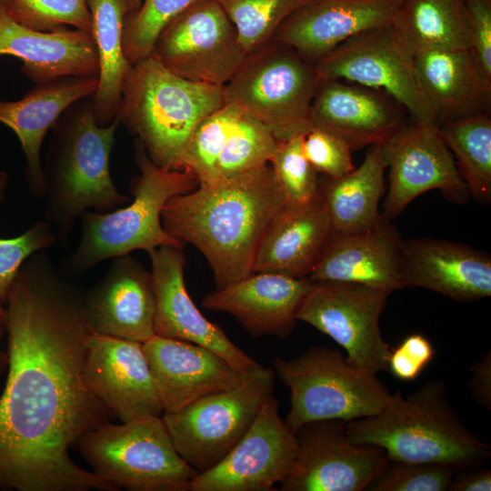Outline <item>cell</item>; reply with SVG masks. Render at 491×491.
<instances>
[{
    "mask_svg": "<svg viewBox=\"0 0 491 491\" xmlns=\"http://www.w3.org/2000/svg\"><path fill=\"white\" fill-rule=\"evenodd\" d=\"M7 377L0 396V489L117 491L69 449L114 415L83 376L92 332L85 302L45 252L21 266L5 302Z\"/></svg>",
    "mask_w": 491,
    "mask_h": 491,
    "instance_id": "cell-1",
    "label": "cell"
},
{
    "mask_svg": "<svg viewBox=\"0 0 491 491\" xmlns=\"http://www.w3.org/2000/svg\"><path fill=\"white\" fill-rule=\"evenodd\" d=\"M287 205L267 164L170 198L161 221L205 256L220 289L253 273L265 232Z\"/></svg>",
    "mask_w": 491,
    "mask_h": 491,
    "instance_id": "cell-2",
    "label": "cell"
},
{
    "mask_svg": "<svg viewBox=\"0 0 491 491\" xmlns=\"http://www.w3.org/2000/svg\"><path fill=\"white\" fill-rule=\"evenodd\" d=\"M354 443L377 446L394 461L437 463L456 472L489 459L490 446L461 421L441 380L426 382L405 396L391 394L375 415L347 421Z\"/></svg>",
    "mask_w": 491,
    "mask_h": 491,
    "instance_id": "cell-3",
    "label": "cell"
},
{
    "mask_svg": "<svg viewBox=\"0 0 491 491\" xmlns=\"http://www.w3.org/2000/svg\"><path fill=\"white\" fill-rule=\"evenodd\" d=\"M120 121L105 126L95 121L93 104L59 118L44 171L46 218L66 241L75 220L88 208L107 213L129 201L112 180L109 158Z\"/></svg>",
    "mask_w": 491,
    "mask_h": 491,
    "instance_id": "cell-4",
    "label": "cell"
},
{
    "mask_svg": "<svg viewBox=\"0 0 491 491\" xmlns=\"http://www.w3.org/2000/svg\"><path fill=\"white\" fill-rule=\"evenodd\" d=\"M224 104L223 86L182 78L150 55L132 65L117 117L155 165L181 170L195 128Z\"/></svg>",
    "mask_w": 491,
    "mask_h": 491,
    "instance_id": "cell-5",
    "label": "cell"
},
{
    "mask_svg": "<svg viewBox=\"0 0 491 491\" xmlns=\"http://www.w3.org/2000/svg\"><path fill=\"white\" fill-rule=\"evenodd\" d=\"M135 151L140 175L132 181L134 200L107 213L85 211L81 215L82 235L67 261L70 271L83 272L137 249L150 253L163 246H182L165 230L161 214L170 198L195 189L198 181L189 172L155 165L136 138Z\"/></svg>",
    "mask_w": 491,
    "mask_h": 491,
    "instance_id": "cell-6",
    "label": "cell"
},
{
    "mask_svg": "<svg viewBox=\"0 0 491 491\" xmlns=\"http://www.w3.org/2000/svg\"><path fill=\"white\" fill-rule=\"evenodd\" d=\"M320 81L315 65L272 39L246 55L223 86V97L225 104L238 106L282 142L313 128L311 106Z\"/></svg>",
    "mask_w": 491,
    "mask_h": 491,
    "instance_id": "cell-7",
    "label": "cell"
},
{
    "mask_svg": "<svg viewBox=\"0 0 491 491\" xmlns=\"http://www.w3.org/2000/svg\"><path fill=\"white\" fill-rule=\"evenodd\" d=\"M273 369L290 391L288 427L324 419L346 422L379 412L391 392L376 374L352 366L336 349L315 346L298 356L275 358Z\"/></svg>",
    "mask_w": 491,
    "mask_h": 491,
    "instance_id": "cell-8",
    "label": "cell"
},
{
    "mask_svg": "<svg viewBox=\"0 0 491 491\" xmlns=\"http://www.w3.org/2000/svg\"><path fill=\"white\" fill-rule=\"evenodd\" d=\"M76 444L93 472L118 489L189 491L198 474L176 451L162 416L106 422Z\"/></svg>",
    "mask_w": 491,
    "mask_h": 491,
    "instance_id": "cell-9",
    "label": "cell"
},
{
    "mask_svg": "<svg viewBox=\"0 0 491 491\" xmlns=\"http://www.w3.org/2000/svg\"><path fill=\"white\" fill-rule=\"evenodd\" d=\"M275 371L262 366L237 385L204 396L162 419L181 457L198 473L220 462L274 395Z\"/></svg>",
    "mask_w": 491,
    "mask_h": 491,
    "instance_id": "cell-10",
    "label": "cell"
},
{
    "mask_svg": "<svg viewBox=\"0 0 491 491\" xmlns=\"http://www.w3.org/2000/svg\"><path fill=\"white\" fill-rule=\"evenodd\" d=\"M391 293L353 282H314L296 318L337 343L352 366L377 375L387 370L391 351L379 326Z\"/></svg>",
    "mask_w": 491,
    "mask_h": 491,
    "instance_id": "cell-11",
    "label": "cell"
},
{
    "mask_svg": "<svg viewBox=\"0 0 491 491\" xmlns=\"http://www.w3.org/2000/svg\"><path fill=\"white\" fill-rule=\"evenodd\" d=\"M320 80L338 79L385 91L411 121L438 126L437 116L417 78L413 55L391 25L345 41L315 64Z\"/></svg>",
    "mask_w": 491,
    "mask_h": 491,
    "instance_id": "cell-12",
    "label": "cell"
},
{
    "mask_svg": "<svg viewBox=\"0 0 491 491\" xmlns=\"http://www.w3.org/2000/svg\"><path fill=\"white\" fill-rule=\"evenodd\" d=\"M151 56L182 78L224 86L246 55L220 5L215 0H197L162 31Z\"/></svg>",
    "mask_w": 491,
    "mask_h": 491,
    "instance_id": "cell-13",
    "label": "cell"
},
{
    "mask_svg": "<svg viewBox=\"0 0 491 491\" xmlns=\"http://www.w3.org/2000/svg\"><path fill=\"white\" fill-rule=\"evenodd\" d=\"M346 421L309 422L296 432L297 453L283 491H363L388 466L386 451L352 442Z\"/></svg>",
    "mask_w": 491,
    "mask_h": 491,
    "instance_id": "cell-14",
    "label": "cell"
},
{
    "mask_svg": "<svg viewBox=\"0 0 491 491\" xmlns=\"http://www.w3.org/2000/svg\"><path fill=\"white\" fill-rule=\"evenodd\" d=\"M389 186L381 215L392 221L420 195L439 190L451 202L465 203L469 191L438 127L411 121L381 144Z\"/></svg>",
    "mask_w": 491,
    "mask_h": 491,
    "instance_id": "cell-15",
    "label": "cell"
},
{
    "mask_svg": "<svg viewBox=\"0 0 491 491\" xmlns=\"http://www.w3.org/2000/svg\"><path fill=\"white\" fill-rule=\"evenodd\" d=\"M270 396L253 424L215 466L198 473L189 491H274L290 474L297 440Z\"/></svg>",
    "mask_w": 491,
    "mask_h": 491,
    "instance_id": "cell-16",
    "label": "cell"
},
{
    "mask_svg": "<svg viewBox=\"0 0 491 491\" xmlns=\"http://www.w3.org/2000/svg\"><path fill=\"white\" fill-rule=\"evenodd\" d=\"M91 393L122 422L162 416L143 344L91 332L83 370Z\"/></svg>",
    "mask_w": 491,
    "mask_h": 491,
    "instance_id": "cell-17",
    "label": "cell"
},
{
    "mask_svg": "<svg viewBox=\"0 0 491 491\" xmlns=\"http://www.w3.org/2000/svg\"><path fill=\"white\" fill-rule=\"evenodd\" d=\"M148 254L156 305L155 335L206 347L243 373L261 366L218 325L205 318L192 301L184 279L185 257L182 246H163Z\"/></svg>",
    "mask_w": 491,
    "mask_h": 491,
    "instance_id": "cell-18",
    "label": "cell"
},
{
    "mask_svg": "<svg viewBox=\"0 0 491 491\" xmlns=\"http://www.w3.org/2000/svg\"><path fill=\"white\" fill-rule=\"evenodd\" d=\"M406 109L385 91L321 80L311 106L313 128L344 140L352 151L383 144L406 122Z\"/></svg>",
    "mask_w": 491,
    "mask_h": 491,
    "instance_id": "cell-19",
    "label": "cell"
},
{
    "mask_svg": "<svg viewBox=\"0 0 491 491\" xmlns=\"http://www.w3.org/2000/svg\"><path fill=\"white\" fill-rule=\"evenodd\" d=\"M402 0H313L288 15L273 39L315 65L365 31L390 25Z\"/></svg>",
    "mask_w": 491,
    "mask_h": 491,
    "instance_id": "cell-20",
    "label": "cell"
},
{
    "mask_svg": "<svg viewBox=\"0 0 491 491\" xmlns=\"http://www.w3.org/2000/svg\"><path fill=\"white\" fill-rule=\"evenodd\" d=\"M143 349L164 413H173L213 393L239 384L243 373L199 345L154 336Z\"/></svg>",
    "mask_w": 491,
    "mask_h": 491,
    "instance_id": "cell-21",
    "label": "cell"
},
{
    "mask_svg": "<svg viewBox=\"0 0 491 491\" xmlns=\"http://www.w3.org/2000/svg\"><path fill=\"white\" fill-rule=\"evenodd\" d=\"M314 286L308 277L255 272L208 294L203 307L233 316L251 336L287 337L297 313Z\"/></svg>",
    "mask_w": 491,
    "mask_h": 491,
    "instance_id": "cell-22",
    "label": "cell"
},
{
    "mask_svg": "<svg viewBox=\"0 0 491 491\" xmlns=\"http://www.w3.org/2000/svg\"><path fill=\"white\" fill-rule=\"evenodd\" d=\"M402 246L397 228L384 217L361 232L331 233L307 277L313 282H353L401 290L405 288Z\"/></svg>",
    "mask_w": 491,
    "mask_h": 491,
    "instance_id": "cell-23",
    "label": "cell"
},
{
    "mask_svg": "<svg viewBox=\"0 0 491 491\" xmlns=\"http://www.w3.org/2000/svg\"><path fill=\"white\" fill-rule=\"evenodd\" d=\"M405 287L416 286L458 302H474L491 296L489 254L446 239H403Z\"/></svg>",
    "mask_w": 491,
    "mask_h": 491,
    "instance_id": "cell-24",
    "label": "cell"
},
{
    "mask_svg": "<svg viewBox=\"0 0 491 491\" xmlns=\"http://www.w3.org/2000/svg\"><path fill=\"white\" fill-rule=\"evenodd\" d=\"M85 309L92 332L144 344L155 336L151 274L127 255L115 257Z\"/></svg>",
    "mask_w": 491,
    "mask_h": 491,
    "instance_id": "cell-25",
    "label": "cell"
},
{
    "mask_svg": "<svg viewBox=\"0 0 491 491\" xmlns=\"http://www.w3.org/2000/svg\"><path fill=\"white\" fill-rule=\"evenodd\" d=\"M0 55L23 62L25 74L37 84L65 76H98L99 62L90 33L60 29L37 31L16 22L0 0Z\"/></svg>",
    "mask_w": 491,
    "mask_h": 491,
    "instance_id": "cell-26",
    "label": "cell"
},
{
    "mask_svg": "<svg viewBox=\"0 0 491 491\" xmlns=\"http://www.w3.org/2000/svg\"><path fill=\"white\" fill-rule=\"evenodd\" d=\"M98 76H65L37 84L17 101L0 100V123L18 137L27 163V179L33 195H45L41 147L48 129L78 100L94 95Z\"/></svg>",
    "mask_w": 491,
    "mask_h": 491,
    "instance_id": "cell-27",
    "label": "cell"
},
{
    "mask_svg": "<svg viewBox=\"0 0 491 491\" xmlns=\"http://www.w3.org/2000/svg\"><path fill=\"white\" fill-rule=\"evenodd\" d=\"M413 56L419 84L438 125L489 112L491 79L469 49H426Z\"/></svg>",
    "mask_w": 491,
    "mask_h": 491,
    "instance_id": "cell-28",
    "label": "cell"
},
{
    "mask_svg": "<svg viewBox=\"0 0 491 491\" xmlns=\"http://www.w3.org/2000/svg\"><path fill=\"white\" fill-rule=\"evenodd\" d=\"M331 233L330 219L320 194L307 204L287 205L265 232L253 273L307 277Z\"/></svg>",
    "mask_w": 491,
    "mask_h": 491,
    "instance_id": "cell-29",
    "label": "cell"
},
{
    "mask_svg": "<svg viewBox=\"0 0 491 491\" xmlns=\"http://www.w3.org/2000/svg\"><path fill=\"white\" fill-rule=\"evenodd\" d=\"M386 168L382 145L377 144L369 147L364 161L350 173L320 181L319 194L332 233L361 232L381 220L379 203L385 192Z\"/></svg>",
    "mask_w": 491,
    "mask_h": 491,
    "instance_id": "cell-30",
    "label": "cell"
},
{
    "mask_svg": "<svg viewBox=\"0 0 491 491\" xmlns=\"http://www.w3.org/2000/svg\"><path fill=\"white\" fill-rule=\"evenodd\" d=\"M92 18L91 35L98 55V87L93 95L96 123L105 126L117 116L122 89L132 64L123 49V29L131 11L129 0H86Z\"/></svg>",
    "mask_w": 491,
    "mask_h": 491,
    "instance_id": "cell-31",
    "label": "cell"
},
{
    "mask_svg": "<svg viewBox=\"0 0 491 491\" xmlns=\"http://www.w3.org/2000/svg\"><path fill=\"white\" fill-rule=\"evenodd\" d=\"M390 25L413 55L426 49H469L464 0H402Z\"/></svg>",
    "mask_w": 491,
    "mask_h": 491,
    "instance_id": "cell-32",
    "label": "cell"
},
{
    "mask_svg": "<svg viewBox=\"0 0 491 491\" xmlns=\"http://www.w3.org/2000/svg\"><path fill=\"white\" fill-rule=\"evenodd\" d=\"M470 195L478 203L491 200V118L489 112L438 125Z\"/></svg>",
    "mask_w": 491,
    "mask_h": 491,
    "instance_id": "cell-33",
    "label": "cell"
},
{
    "mask_svg": "<svg viewBox=\"0 0 491 491\" xmlns=\"http://www.w3.org/2000/svg\"><path fill=\"white\" fill-rule=\"evenodd\" d=\"M235 25L246 55L269 43L282 22L313 0H215Z\"/></svg>",
    "mask_w": 491,
    "mask_h": 491,
    "instance_id": "cell-34",
    "label": "cell"
},
{
    "mask_svg": "<svg viewBox=\"0 0 491 491\" xmlns=\"http://www.w3.org/2000/svg\"><path fill=\"white\" fill-rule=\"evenodd\" d=\"M279 143L263 124L241 110L217 161L218 179L269 164Z\"/></svg>",
    "mask_w": 491,
    "mask_h": 491,
    "instance_id": "cell-35",
    "label": "cell"
},
{
    "mask_svg": "<svg viewBox=\"0 0 491 491\" xmlns=\"http://www.w3.org/2000/svg\"><path fill=\"white\" fill-rule=\"evenodd\" d=\"M241 113L232 104H224L195 128L186 145L181 170L191 173L199 185L218 179L216 165L230 129Z\"/></svg>",
    "mask_w": 491,
    "mask_h": 491,
    "instance_id": "cell-36",
    "label": "cell"
},
{
    "mask_svg": "<svg viewBox=\"0 0 491 491\" xmlns=\"http://www.w3.org/2000/svg\"><path fill=\"white\" fill-rule=\"evenodd\" d=\"M197 0H145L124 22L123 49L133 65L151 55L166 25Z\"/></svg>",
    "mask_w": 491,
    "mask_h": 491,
    "instance_id": "cell-37",
    "label": "cell"
},
{
    "mask_svg": "<svg viewBox=\"0 0 491 491\" xmlns=\"http://www.w3.org/2000/svg\"><path fill=\"white\" fill-rule=\"evenodd\" d=\"M303 135L278 144L269 161L278 185L291 205L307 204L319 196L320 180L304 155Z\"/></svg>",
    "mask_w": 491,
    "mask_h": 491,
    "instance_id": "cell-38",
    "label": "cell"
},
{
    "mask_svg": "<svg viewBox=\"0 0 491 491\" xmlns=\"http://www.w3.org/2000/svg\"><path fill=\"white\" fill-rule=\"evenodd\" d=\"M8 12L29 28L54 32L67 25L90 33L92 18L86 0H5Z\"/></svg>",
    "mask_w": 491,
    "mask_h": 491,
    "instance_id": "cell-39",
    "label": "cell"
},
{
    "mask_svg": "<svg viewBox=\"0 0 491 491\" xmlns=\"http://www.w3.org/2000/svg\"><path fill=\"white\" fill-rule=\"evenodd\" d=\"M456 471L446 465L390 460L368 491H446Z\"/></svg>",
    "mask_w": 491,
    "mask_h": 491,
    "instance_id": "cell-40",
    "label": "cell"
},
{
    "mask_svg": "<svg viewBox=\"0 0 491 491\" xmlns=\"http://www.w3.org/2000/svg\"><path fill=\"white\" fill-rule=\"evenodd\" d=\"M55 241V231L47 221L35 223L16 237H0V301L3 304L23 264L32 255L52 246Z\"/></svg>",
    "mask_w": 491,
    "mask_h": 491,
    "instance_id": "cell-41",
    "label": "cell"
},
{
    "mask_svg": "<svg viewBox=\"0 0 491 491\" xmlns=\"http://www.w3.org/2000/svg\"><path fill=\"white\" fill-rule=\"evenodd\" d=\"M302 148L314 169L326 177H340L355 168L348 145L325 130L314 127L308 131L303 135Z\"/></svg>",
    "mask_w": 491,
    "mask_h": 491,
    "instance_id": "cell-42",
    "label": "cell"
},
{
    "mask_svg": "<svg viewBox=\"0 0 491 491\" xmlns=\"http://www.w3.org/2000/svg\"><path fill=\"white\" fill-rule=\"evenodd\" d=\"M435 356V348L424 335L413 333L406 336L393 350L387 362V370L402 381L416 379Z\"/></svg>",
    "mask_w": 491,
    "mask_h": 491,
    "instance_id": "cell-43",
    "label": "cell"
},
{
    "mask_svg": "<svg viewBox=\"0 0 491 491\" xmlns=\"http://www.w3.org/2000/svg\"><path fill=\"white\" fill-rule=\"evenodd\" d=\"M469 50L491 79V0H464Z\"/></svg>",
    "mask_w": 491,
    "mask_h": 491,
    "instance_id": "cell-44",
    "label": "cell"
},
{
    "mask_svg": "<svg viewBox=\"0 0 491 491\" xmlns=\"http://www.w3.org/2000/svg\"><path fill=\"white\" fill-rule=\"evenodd\" d=\"M471 379L468 383L474 399L486 407L491 409V352L483 355L470 367Z\"/></svg>",
    "mask_w": 491,
    "mask_h": 491,
    "instance_id": "cell-45",
    "label": "cell"
},
{
    "mask_svg": "<svg viewBox=\"0 0 491 491\" xmlns=\"http://www.w3.org/2000/svg\"><path fill=\"white\" fill-rule=\"evenodd\" d=\"M449 491H490L491 470L479 466L469 467L455 473Z\"/></svg>",
    "mask_w": 491,
    "mask_h": 491,
    "instance_id": "cell-46",
    "label": "cell"
},
{
    "mask_svg": "<svg viewBox=\"0 0 491 491\" xmlns=\"http://www.w3.org/2000/svg\"><path fill=\"white\" fill-rule=\"evenodd\" d=\"M8 181V175L5 172L0 171V202L3 200L5 187Z\"/></svg>",
    "mask_w": 491,
    "mask_h": 491,
    "instance_id": "cell-47",
    "label": "cell"
},
{
    "mask_svg": "<svg viewBox=\"0 0 491 491\" xmlns=\"http://www.w3.org/2000/svg\"><path fill=\"white\" fill-rule=\"evenodd\" d=\"M8 366V356L7 352L3 351L0 348V377Z\"/></svg>",
    "mask_w": 491,
    "mask_h": 491,
    "instance_id": "cell-48",
    "label": "cell"
},
{
    "mask_svg": "<svg viewBox=\"0 0 491 491\" xmlns=\"http://www.w3.org/2000/svg\"><path fill=\"white\" fill-rule=\"evenodd\" d=\"M5 333V307L3 306V303L0 301V340Z\"/></svg>",
    "mask_w": 491,
    "mask_h": 491,
    "instance_id": "cell-49",
    "label": "cell"
},
{
    "mask_svg": "<svg viewBox=\"0 0 491 491\" xmlns=\"http://www.w3.org/2000/svg\"><path fill=\"white\" fill-rule=\"evenodd\" d=\"M130 3V12H135L138 10L142 4V0H129Z\"/></svg>",
    "mask_w": 491,
    "mask_h": 491,
    "instance_id": "cell-50",
    "label": "cell"
}]
</instances>
